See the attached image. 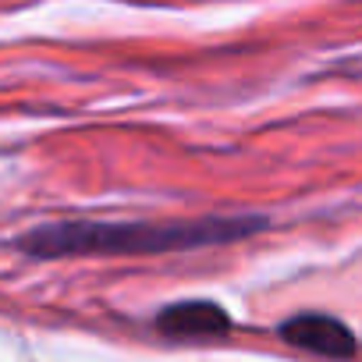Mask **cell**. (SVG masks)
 <instances>
[{
  "label": "cell",
  "instance_id": "obj_2",
  "mask_svg": "<svg viewBox=\"0 0 362 362\" xmlns=\"http://www.w3.org/2000/svg\"><path fill=\"white\" fill-rule=\"evenodd\" d=\"M160 327L170 330L174 337H185V334H221L228 330V316L217 305H177L170 313L160 316Z\"/></svg>",
  "mask_w": 362,
  "mask_h": 362
},
{
  "label": "cell",
  "instance_id": "obj_1",
  "mask_svg": "<svg viewBox=\"0 0 362 362\" xmlns=\"http://www.w3.org/2000/svg\"><path fill=\"white\" fill-rule=\"evenodd\" d=\"M281 337L298 348L323 351V355H348L355 348L348 327H341L337 320H327V316H295L281 327Z\"/></svg>",
  "mask_w": 362,
  "mask_h": 362
}]
</instances>
